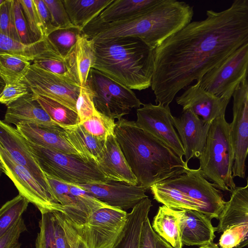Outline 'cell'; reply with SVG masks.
Here are the masks:
<instances>
[{
	"label": "cell",
	"mask_w": 248,
	"mask_h": 248,
	"mask_svg": "<svg viewBox=\"0 0 248 248\" xmlns=\"http://www.w3.org/2000/svg\"><path fill=\"white\" fill-rule=\"evenodd\" d=\"M248 43V0H235L227 9L206 11L205 19L180 31L175 55L181 67L200 81L208 72Z\"/></svg>",
	"instance_id": "obj_1"
},
{
	"label": "cell",
	"mask_w": 248,
	"mask_h": 248,
	"mask_svg": "<svg viewBox=\"0 0 248 248\" xmlns=\"http://www.w3.org/2000/svg\"><path fill=\"white\" fill-rule=\"evenodd\" d=\"M117 141L137 178L138 186L154 185L188 171L187 163L170 147L145 132L135 122L122 118L116 122Z\"/></svg>",
	"instance_id": "obj_2"
},
{
	"label": "cell",
	"mask_w": 248,
	"mask_h": 248,
	"mask_svg": "<svg viewBox=\"0 0 248 248\" xmlns=\"http://www.w3.org/2000/svg\"><path fill=\"white\" fill-rule=\"evenodd\" d=\"M193 7L184 1L160 0L128 19L101 24L84 34L94 41L117 37L138 38L155 49L167 38L191 22Z\"/></svg>",
	"instance_id": "obj_3"
},
{
	"label": "cell",
	"mask_w": 248,
	"mask_h": 248,
	"mask_svg": "<svg viewBox=\"0 0 248 248\" xmlns=\"http://www.w3.org/2000/svg\"><path fill=\"white\" fill-rule=\"evenodd\" d=\"M93 42L96 59L93 68L131 90L151 87L155 49L131 37Z\"/></svg>",
	"instance_id": "obj_4"
},
{
	"label": "cell",
	"mask_w": 248,
	"mask_h": 248,
	"mask_svg": "<svg viewBox=\"0 0 248 248\" xmlns=\"http://www.w3.org/2000/svg\"><path fill=\"white\" fill-rule=\"evenodd\" d=\"M199 159L203 175L217 188L230 192L235 189L232 176L234 152L230 124L225 115L211 124L205 146Z\"/></svg>",
	"instance_id": "obj_5"
},
{
	"label": "cell",
	"mask_w": 248,
	"mask_h": 248,
	"mask_svg": "<svg viewBox=\"0 0 248 248\" xmlns=\"http://www.w3.org/2000/svg\"><path fill=\"white\" fill-rule=\"evenodd\" d=\"M24 140L46 175L76 185L111 181L96 162L87 161L79 156L45 148Z\"/></svg>",
	"instance_id": "obj_6"
},
{
	"label": "cell",
	"mask_w": 248,
	"mask_h": 248,
	"mask_svg": "<svg viewBox=\"0 0 248 248\" xmlns=\"http://www.w3.org/2000/svg\"><path fill=\"white\" fill-rule=\"evenodd\" d=\"M86 85L93 93L96 109L114 120L121 119L132 108L143 105L132 90L94 68L90 69Z\"/></svg>",
	"instance_id": "obj_7"
},
{
	"label": "cell",
	"mask_w": 248,
	"mask_h": 248,
	"mask_svg": "<svg viewBox=\"0 0 248 248\" xmlns=\"http://www.w3.org/2000/svg\"><path fill=\"white\" fill-rule=\"evenodd\" d=\"M128 213L113 207L95 211L81 226L75 228L87 248H113L125 225Z\"/></svg>",
	"instance_id": "obj_8"
},
{
	"label": "cell",
	"mask_w": 248,
	"mask_h": 248,
	"mask_svg": "<svg viewBox=\"0 0 248 248\" xmlns=\"http://www.w3.org/2000/svg\"><path fill=\"white\" fill-rule=\"evenodd\" d=\"M248 43L206 73L199 83L206 91L231 98L235 90L247 80Z\"/></svg>",
	"instance_id": "obj_9"
},
{
	"label": "cell",
	"mask_w": 248,
	"mask_h": 248,
	"mask_svg": "<svg viewBox=\"0 0 248 248\" xmlns=\"http://www.w3.org/2000/svg\"><path fill=\"white\" fill-rule=\"evenodd\" d=\"M163 182L185 193L198 206L199 211L211 219H218L226 202L221 193L203 175L200 168L190 169Z\"/></svg>",
	"instance_id": "obj_10"
},
{
	"label": "cell",
	"mask_w": 248,
	"mask_h": 248,
	"mask_svg": "<svg viewBox=\"0 0 248 248\" xmlns=\"http://www.w3.org/2000/svg\"><path fill=\"white\" fill-rule=\"evenodd\" d=\"M0 168L21 194L34 204L41 214L54 212L64 213L65 208L50 196L25 168L16 163L0 146Z\"/></svg>",
	"instance_id": "obj_11"
},
{
	"label": "cell",
	"mask_w": 248,
	"mask_h": 248,
	"mask_svg": "<svg viewBox=\"0 0 248 248\" xmlns=\"http://www.w3.org/2000/svg\"><path fill=\"white\" fill-rule=\"evenodd\" d=\"M32 93L55 100L77 112L81 86L31 63L22 80Z\"/></svg>",
	"instance_id": "obj_12"
},
{
	"label": "cell",
	"mask_w": 248,
	"mask_h": 248,
	"mask_svg": "<svg viewBox=\"0 0 248 248\" xmlns=\"http://www.w3.org/2000/svg\"><path fill=\"white\" fill-rule=\"evenodd\" d=\"M137 126L163 142L183 158L185 150L173 123L169 106L151 103L137 109Z\"/></svg>",
	"instance_id": "obj_13"
},
{
	"label": "cell",
	"mask_w": 248,
	"mask_h": 248,
	"mask_svg": "<svg viewBox=\"0 0 248 248\" xmlns=\"http://www.w3.org/2000/svg\"><path fill=\"white\" fill-rule=\"evenodd\" d=\"M232 97L233 119L230 124L234 152L232 176L244 178L248 154V80L238 87Z\"/></svg>",
	"instance_id": "obj_14"
},
{
	"label": "cell",
	"mask_w": 248,
	"mask_h": 248,
	"mask_svg": "<svg viewBox=\"0 0 248 248\" xmlns=\"http://www.w3.org/2000/svg\"><path fill=\"white\" fill-rule=\"evenodd\" d=\"M231 193L219 216L217 232H231L239 241L237 248H242L248 246V177L245 186L236 187Z\"/></svg>",
	"instance_id": "obj_15"
},
{
	"label": "cell",
	"mask_w": 248,
	"mask_h": 248,
	"mask_svg": "<svg viewBox=\"0 0 248 248\" xmlns=\"http://www.w3.org/2000/svg\"><path fill=\"white\" fill-rule=\"evenodd\" d=\"M0 146L7 152L16 163L28 170L46 192L56 201L46 175L28 147L24 138L16 128L2 120L0 122Z\"/></svg>",
	"instance_id": "obj_16"
},
{
	"label": "cell",
	"mask_w": 248,
	"mask_h": 248,
	"mask_svg": "<svg viewBox=\"0 0 248 248\" xmlns=\"http://www.w3.org/2000/svg\"><path fill=\"white\" fill-rule=\"evenodd\" d=\"M106 204L124 210L133 208L148 197L146 189L138 185H129L111 181L78 185Z\"/></svg>",
	"instance_id": "obj_17"
},
{
	"label": "cell",
	"mask_w": 248,
	"mask_h": 248,
	"mask_svg": "<svg viewBox=\"0 0 248 248\" xmlns=\"http://www.w3.org/2000/svg\"><path fill=\"white\" fill-rule=\"evenodd\" d=\"M231 98L217 96L203 89L199 83L189 86L176 99L183 110H190L206 123L225 115Z\"/></svg>",
	"instance_id": "obj_18"
},
{
	"label": "cell",
	"mask_w": 248,
	"mask_h": 248,
	"mask_svg": "<svg viewBox=\"0 0 248 248\" xmlns=\"http://www.w3.org/2000/svg\"><path fill=\"white\" fill-rule=\"evenodd\" d=\"M173 123L185 150V161L199 158L205 146L211 124L188 109L183 110L179 117L173 116Z\"/></svg>",
	"instance_id": "obj_19"
},
{
	"label": "cell",
	"mask_w": 248,
	"mask_h": 248,
	"mask_svg": "<svg viewBox=\"0 0 248 248\" xmlns=\"http://www.w3.org/2000/svg\"><path fill=\"white\" fill-rule=\"evenodd\" d=\"M16 128L26 140L35 144L82 158L61 126H48L22 123L16 125Z\"/></svg>",
	"instance_id": "obj_20"
},
{
	"label": "cell",
	"mask_w": 248,
	"mask_h": 248,
	"mask_svg": "<svg viewBox=\"0 0 248 248\" xmlns=\"http://www.w3.org/2000/svg\"><path fill=\"white\" fill-rule=\"evenodd\" d=\"M96 163L109 180L129 185H138L137 178L125 159L115 134L107 137Z\"/></svg>",
	"instance_id": "obj_21"
},
{
	"label": "cell",
	"mask_w": 248,
	"mask_h": 248,
	"mask_svg": "<svg viewBox=\"0 0 248 248\" xmlns=\"http://www.w3.org/2000/svg\"><path fill=\"white\" fill-rule=\"evenodd\" d=\"M181 219V240L185 246L199 247L213 242L216 227L211 219L195 210H179Z\"/></svg>",
	"instance_id": "obj_22"
},
{
	"label": "cell",
	"mask_w": 248,
	"mask_h": 248,
	"mask_svg": "<svg viewBox=\"0 0 248 248\" xmlns=\"http://www.w3.org/2000/svg\"><path fill=\"white\" fill-rule=\"evenodd\" d=\"M2 121L16 126L22 123L48 126L59 125L50 118L32 92L7 106Z\"/></svg>",
	"instance_id": "obj_23"
},
{
	"label": "cell",
	"mask_w": 248,
	"mask_h": 248,
	"mask_svg": "<svg viewBox=\"0 0 248 248\" xmlns=\"http://www.w3.org/2000/svg\"><path fill=\"white\" fill-rule=\"evenodd\" d=\"M160 0H114L84 27L88 30L102 24L125 20L144 12Z\"/></svg>",
	"instance_id": "obj_24"
},
{
	"label": "cell",
	"mask_w": 248,
	"mask_h": 248,
	"mask_svg": "<svg viewBox=\"0 0 248 248\" xmlns=\"http://www.w3.org/2000/svg\"><path fill=\"white\" fill-rule=\"evenodd\" d=\"M93 41L83 32L68 56L65 58L77 82L84 87L90 69L95 62Z\"/></svg>",
	"instance_id": "obj_25"
},
{
	"label": "cell",
	"mask_w": 248,
	"mask_h": 248,
	"mask_svg": "<svg viewBox=\"0 0 248 248\" xmlns=\"http://www.w3.org/2000/svg\"><path fill=\"white\" fill-rule=\"evenodd\" d=\"M152 205L151 200L147 197L132 208L113 248H140L143 225Z\"/></svg>",
	"instance_id": "obj_26"
},
{
	"label": "cell",
	"mask_w": 248,
	"mask_h": 248,
	"mask_svg": "<svg viewBox=\"0 0 248 248\" xmlns=\"http://www.w3.org/2000/svg\"><path fill=\"white\" fill-rule=\"evenodd\" d=\"M154 231L173 248H182L181 219L179 210L159 206L152 225Z\"/></svg>",
	"instance_id": "obj_27"
},
{
	"label": "cell",
	"mask_w": 248,
	"mask_h": 248,
	"mask_svg": "<svg viewBox=\"0 0 248 248\" xmlns=\"http://www.w3.org/2000/svg\"><path fill=\"white\" fill-rule=\"evenodd\" d=\"M62 127L68 140L80 154L82 158L87 161L96 163L106 140H101L94 137L87 132L80 124Z\"/></svg>",
	"instance_id": "obj_28"
},
{
	"label": "cell",
	"mask_w": 248,
	"mask_h": 248,
	"mask_svg": "<svg viewBox=\"0 0 248 248\" xmlns=\"http://www.w3.org/2000/svg\"><path fill=\"white\" fill-rule=\"evenodd\" d=\"M114 0H62L71 23L82 30Z\"/></svg>",
	"instance_id": "obj_29"
},
{
	"label": "cell",
	"mask_w": 248,
	"mask_h": 248,
	"mask_svg": "<svg viewBox=\"0 0 248 248\" xmlns=\"http://www.w3.org/2000/svg\"><path fill=\"white\" fill-rule=\"evenodd\" d=\"M150 190L154 199L168 208L199 211L198 206L185 193L164 182L154 185Z\"/></svg>",
	"instance_id": "obj_30"
},
{
	"label": "cell",
	"mask_w": 248,
	"mask_h": 248,
	"mask_svg": "<svg viewBox=\"0 0 248 248\" xmlns=\"http://www.w3.org/2000/svg\"><path fill=\"white\" fill-rule=\"evenodd\" d=\"M48 48L46 38L27 44L0 33V53H6L29 62Z\"/></svg>",
	"instance_id": "obj_31"
},
{
	"label": "cell",
	"mask_w": 248,
	"mask_h": 248,
	"mask_svg": "<svg viewBox=\"0 0 248 248\" xmlns=\"http://www.w3.org/2000/svg\"><path fill=\"white\" fill-rule=\"evenodd\" d=\"M33 94L50 118L60 126L67 127L80 124L77 112L50 98Z\"/></svg>",
	"instance_id": "obj_32"
},
{
	"label": "cell",
	"mask_w": 248,
	"mask_h": 248,
	"mask_svg": "<svg viewBox=\"0 0 248 248\" xmlns=\"http://www.w3.org/2000/svg\"><path fill=\"white\" fill-rule=\"evenodd\" d=\"M32 63L69 81L79 85L72 75L65 59L61 57L49 45L47 49L34 58Z\"/></svg>",
	"instance_id": "obj_33"
},
{
	"label": "cell",
	"mask_w": 248,
	"mask_h": 248,
	"mask_svg": "<svg viewBox=\"0 0 248 248\" xmlns=\"http://www.w3.org/2000/svg\"><path fill=\"white\" fill-rule=\"evenodd\" d=\"M82 31L81 28L75 26L59 29L45 38L48 45L65 59L76 45Z\"/></svg>",
	"instance_id": "obj_34"
},
{
	"label": "cell",
	"mask_w": 248,
	"mask_h": 248,
	"mask_svg": "<svg viewBox=\"0 0 248 248\" xmlns=\"http://www.w3.org/2000/svg\"><path fill=\"white\" fill-rule=\"evenodd\" d=\"M30 62L6 53H0V75L5 84L20 82L28 74Z\"/></svg>",
	"instance_id": "obj_35"
},
{
	"label": "cell",
	"mask_w": 248,
	"mask_h": 248,
	"mask_svg": "<svg viewBox=\"0 0 248 248\" xmlns=\"http://www.w3.org/2000/svg\"><path fill=\"white\" fill-rule=\"evenodd\" d=\"M69 186L79 214L81 222L79 227L83 225L95 211L102 208L111 207L97 199L79 186L71 184H69Z\"/></svg>",
	"instance_id": "obj_36"
},
{
	"label": "cell",
	"mask_w": 248,
	"mask_h": 248,
	"mask_svg": "<svg viewBox=\"0 0 248 248\" xmlns=\"http://www.w3.org/2000/svg\"><path fill=\"white\" fill-rule=\"evenodd\" d=\"M29 203L26 198L19 194L1 206L0 209V235L22 217Z\"/></svg>",
	"instance_id": "obj_37"
},
{
	"label": "cell",
	"mask_w": 248,
	"mask_h": 248,
	"mask_svg": "<svg viewBox=\"0 0 248 248\" xmlns=\"http://www.w3.org/2000/svg\"><path fill=\"white\" fill-rule=\"evenodd\" d=\"M80 124L90 134L101 140H106L109 135L114 134L116 126L114 119L97 110L90 118Z\"/></svg>",
	"instance_id": "obj_38"
},
{
	"label": "cell",
	"mask_w": 248,
	"mask_h": 248,
	"mask_svg": "<svg viewBox=\"0 0 248 248\" xmlns=\"http://www.w3.org/2000/svg\"><path fill=\"white\" fill-rule=\"evenodd\" d=\"M14 0H0V33L20 42L14 16Z\"/></svg>",
	"instance_id": "obj_39"
},
{
	"label": "cell",
	"mask_w": 248,
	"mask_h": 248,
	"mask_svg": "<svg viewBox=\"0 0 248 248\" xmlns=\"http://www.w3.org/2000/svg\"><path fill=\"white\" fill-rule=\"evenodd\" d=\"M39 222L40 232L35 241L36 248H56L54 236L53 214H41Z\"/></svg>",
	"instance_id": "obj_40"
},
{
	"label": "cell",
	"mask_w": 248,
	"mask_h": 248,
	"mask_svg": "<svg viewBox=\"0 0 248 248\" xmlns=\"http://www.w3.org/2000/svg\"><path fill=\"white\" fill-rule=\"evenodd\" d=\"M50 13L52 23L56 29L74 25L71 23L62 0H43Z\"/></svg>",
	"instance_id": "obj_41"
},
{
	"label": "cell",
	"mask_w": 248,
	"mask_h": 248,
	"mask_svg": "<svg viewBox=\"0 0 248 248\" xmlns=\"http://www.w3.org/2000/svg\"><path fill=\"white\" fill-rule=\"evenodd\" d=\"M76 109L80 119V124L90 118L97 111L93 101V93L87 85L81 87L77 101Z\"/></svg>",
	"instance_id": "obj_42"
},
{
	"label": "cell",
	"mask_w": 248,
	"mask_h": 248,
	"mask_svg": "<svg viewBox=\"0 0 248 248\" xmlns=\"http://www.w3.org/2000/svg\"><path fill=\"white\" fill-rule=\"evenodd\" d=\"M27 228L22 217L0 235V248H20L19 238Z\"/></svg>",
	"instance_id": "obj_43"
},
{
	"label": "cell",
	"mask_w": 248,
	"mask_h": 248,
	"mask_svg": "<svg viewBox=\"0 0 248 248\" xmlns=\"http://www.w3.org/2000/svg\"><path fill=\"white\" fill-rule=\"evenodd\" d=\"M14 16L16 29L20 42L27 44L35 42L31 33L21 4L19 0H14Z\"/></svg>",
	"instance_id": "obj_44"
},
{
	"label": "cell",
	"mask_w": 248,
	"mask_h": 248,
	"mask_svg": "<svg viewBox=\"0 0 248 248\" xmlns=\"http://www.w3.org/2000/svg\"><path fill=\"white\" fill-rule=\"evenodd\" d=\"M31 92L24 82L5 84L0 94V102L7 107Z\"/></svg>",
	"instance_id": "obj_45"
},
{
	"label": "cell",
	"mask_w": 248,
	"mask_h": 248,
	"mask_svg": "<svg viewBox=\"0 0 248 248\" xmlns=\"http://www.w3.org/2000/svg\"><path fill=\"white\" fill-rule=\"evenodd\" d=\"M27 20L31 33L37 42L43 37L33 0H19Z\"/></svg>",
	"instance_id": "obj_46"
},
{
	"label": "cell",
	"mask_w": 248,
	"mask_h": 248,
	"mask_svg": "<svg viewBox=\"0 0 248 248\" xmlns=\"http://www.w3.org/2000/svg\"><path fill=\"white\" fill-rule=\"evenodd\" d=\"M52 213L62 225L70 248H87L65 214L57 211Z\"/></svg>",
	"instance_id": "obj_47"
},
{
	"label": "cell",
	"mask_w": 248,
	"mask_h": 248,
	"mask_svg": "<svg viewBox=\"0 0 248 248\" xmlns=\"http://www.w3.org/2000/svg\"><path fill=\"white\" fill-rule=\"evenodd\" d=\"M33 0L43 37L46 38L56 29L52 24L50 13L43 0Z\"/></svg>",
	"instance_id": "obj_48"
},
{
	"label": "cell",
	"mask_w": 248,
	"mask_h": 248,
	"mask_svg": "<svg viewBox=\"0 0 248 248\" xmlns=\"http://www.w3.org/2000/svg\"><path fill=\"white\" fill-rule=\"evenodd\" d=\"M156 234L148 217L143 225L140 248H155Z\"/></svg>",
	"instance_id": "obj_49"
},
{
	"label": "cell",
	"mask_w": 248,
	"mask_h": 248,
	"mask_svg": "<svg viewBox=\"0 0 248 248\" xmlns=\"http://www.w3.org/2000/svg\"><path fill=\"white\" fill-rule=\"evenodd\" d=\"M53 228L56 248H70L65 231L61 223L54 214Z\"/></svg>",
	"instance_id": "obj_50"
},
{
	"label": "cell",
	"mask_w": 248,
	"mask_h": 248,
	"mask_svg": "<svg viewBox=\"0 0 248 248\" xmlns=\"http://www.w3.org/2000/svg\"><path fill=\"white\" fill-rule=\"evenodd\" d=\"M155 248H173L169 243L164 240L161 237L156 234Z\"/></svg>",
	"instance_id": "obj_51"
},
{
	"label": "cell",
	"mask_w": 248,
	"mask_h": 248,
	"mask_svg": "<svg viewBox=\"0 0 248 248\" xmlns=\"http://www.w3.org/2000/svg\"><path fill=\"white\" fill-rule=\"evenodd\" d=\"M199 248H221L219 247L218 245H217V244H216L214 242H212V243H211L207 245L200 247Z\"/></svg>",
	"instance_id": "obj_52"
}]
</instances>
